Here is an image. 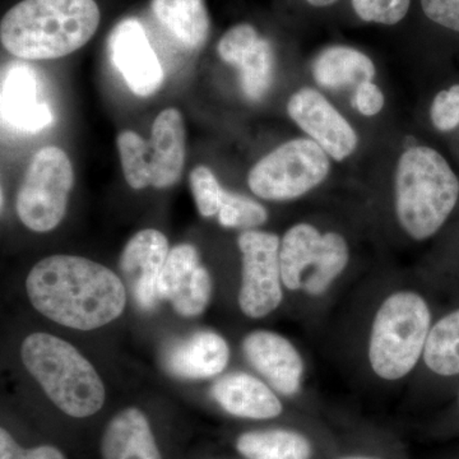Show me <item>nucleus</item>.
Segmentation results:
<instances>
[{
    "instance_id": "nucleus-1",
    "label": "nucleus",
    "mask_w": 459,
    "mask_h": 459,
    "mask_svg": "<svg viewBox=\"0 0 459 459\" xmlns=\"http://www.w3.org/2000/svg\"><path fill=\"white\" fill-rule=\"evenodd\" d=\"M26 290L42 316L80 331L104 327L122 316L126 304L119 276L82 256L42 259L30 272Z\"/></svg>"
},
{
    "instance_id": "nucleus-2",
    "label": "nucleus",
    "mask_w": 459,
    "mask_h": 459,
    "mask_svg": "<svg viewBox=\"0 0 459 459\" xmlns=\"http://www.w3.org/2000/svg\"><path fill=\"white\" fill-rule=\"evenodd\" d=\"M99 25L95 0H23L3 17L0 40L20 59H57L84 47Z\"/></svg>"
},
{
    "instance_id": "nucleus-3",
    "label": "nucleus",
    "mask_w": 459,
    "mask_h": 459,
    "mask_svg": "<svg viewBox=\"0 0 459 459\" xmlns=\"http://www.w3.org/2000/svg\"><path fill=\"white\" fill-rule=\"evenodd\" d=\"M459 198V180L451 165L430 147L409 148L395 171V212L415 240L437 234Z\"/></svg>"
},
{
    "instance_id": "nucleus-4",
    "label": "nucleus",
    "mask_w": 459,
    "mask_h": 459,
    "mask_svg": "<svg viewBox=\"0 0 459 459\" xmlns=\"http://www.w3.org/2000/svg\"><path fill=\"white\" fill-rule=\"evenodd\" d=\"M21 355L29 373L66 415L89 418L101 410L104 383L71 343L51 334L33 333L23 341Z\"/></svg>"
},
{
    "instance_id": "nucleus-5",
    "label": "nucleus",
    "mask_w": 459,
    "mask_h": 459,
    "mask_svg": "<svg viewBox=\"0 0 459 459\" xmlns=\"http://www.w3.org/2000/svg\"><path fill=\"white\" fill-rule=\"evenodd\" d=\"M430 329V307L421 295L398 291L386 298L371 327V369L391 382L409 376L424 355Z\"/></svg>"
},
{
    "instance_id": "nucleus-6",
    "label": "nucleus",
    "mask_w": 459,
    "mask_h": 459,
    "mask_svg": "<svg viewBox=\"0 0 459 459\" xmlns=\"http://www.w3.org/2000/svg\"><path fill=\"white\" fill-rule=\"evenodd\" d=\"M327 152L309 138L281 144L249 172L247 183L255 195L267 201H291L318 186L328 177Z\"/></svg>"
},
{
    "instance_id": "nucleus-7",
    "label": "nucleus",
    "mask_w": 459,
    "mask_h": 459,
    "mask_svg": "<svg viewBox=\"0 0 459 459\" xmlns=\"http://www.w3.org/2000/svg\"><path fill=\"white\" fill-rule=\"evenodd\" d=\"M74 183V166L62 148L39 150L18 189L16 211L23 225L36 232L56 229L65 217Z\"/></svg>"
},
{
    "instance_id": "nucleus-8",
    "label": "nucleus",
    "mask_w": 459,
    "mask_h": 459,
    "mask_svg": "<svg viewBox=\"0 0 459 459\" xmlns=\"http://www.w3.org/2000/svg\"><path fill=\"white\" fill-rule=\"evenodd\" d=\"M238 246L243 255L238 305L249 318H263L282 303L280 238L272 232L247 230L238 237Z\"/></svg>"
},
{
    "instance_id": "nucleus-9",
    "label": "nucleus",
    "mask_w": 459,
    "mask_h": 459,
    "mask_svg": "<svg viewBox=\"0 0 459 459\" xmlns=\"http://www.w3.org/2000/svg\"><path fill=\"white\" fill-rule=\"evenodd\" d=\"M287 111L290 117L337 161L347 159L356 150L355 129L318 91L309 87L299 90L290 99Z\"/></svg>"
},
{
    "instance_id": "nucleus-10",
    "label": "nucleus",
    "mask_w": 459,
    "mask_h": 459,
    "mask_svg": "<svg viewBox=\"0 0 459 459\" xmlns=\"http://www.w3.org/2000/svg\"><path fill=\"white\" fill-rule=\"evenodd\" d=\"M111 60L135 95H153L164 82V71L140 21L126 18L108 38Z\"/></svg>"
},
{
    "instance_id": "nucleus-11",
    "label": "nucleus",
    "mask_w": 459,
    "mask_h": 459,
    "mask_svg": "<svg viewBox=\"0 0 459 459\" xmlns=\"http://www.w3.org/2000/svg\"><path fill=\"white\" fill-rule=\"evenodd\" d=\"M211 292L212 281L199 263L197 249L189 244L172 247L157 283L160 300L171 301L175 312L192 318L204 313Z\"/></svg>"
},
{
    "instance_id": "nucleus-12",
    "label": "nucleus",
    "mask_w": 459,
    "mask_h": 459,
    "mask_svg": "<svg viewBox=\"0 0 459 459\" xmlns=\"http://www.w3.org/2000/svg\"><path fill=\"white\" fill-rule=\"evenodd\" d=\"M223 62L237 66L241 90L252 101L264 98L273 81L274 54L271 42L259 38L255 27L241 23L230 29L219 42Z\"/></svg>"
},
{
    "instance_id": "nucleus-13",
    "label": "nucleus",
    "mask_w": 459,
    "mask_h": 459,
    "mask_svg": "<svg viewBox=\"0 0 459 459\" xmlns=\"http://www.w3.org/2000/svg\"><path fill=\"white\" fill-rule=\"evenodd\" d=\"M168 238L157 230L137 232L124 247L120 271L133 299L143 312L155 309L157 283L169 256Z\"/></svg>"
},
{
    "instance_id": "nucleus-14",
    "label": "nucleus",
    "mask_w": 459,
    "mask_h": 459,
    "mask_svg": "<svg viewBox=\"0 0 459 459\" xmlns=\"http://www.w3.org/2000/svg\"><path fill=\"white\" fill-rule=\"evenodd\" d=\"M243 350L247 361L281 394L294 395L300 391L303 358L287 338L270 331L252 332L244 340Z\"/></svg>"
},
{
    "instance_id": "nucleus-15",
    "label": "nucleus",
    "mask_w": 459,
    "mask_h": 459,
    "mask_svg": "<svg viewBox=\"0 0 459 459\" xmlns=\"http://www.w3.org/2000/svg\"><path fill=\"white\" fill-rule=\"evenodd\" d=\"M230 349L220 334L197 332L166 347L162 362L171 376L181 379H208L228 367Z\"/></svg>"
},
{
    "instance_id": "nucleus-16",
    "label": "nucleus",
    "mask_w": 459,
    "mask_h": 459,
    "mask_svg": "<svg viewBox=\"0 0 459 459\" xmlns=\"http://www.w3.org/2000/svg\"><path fill=\"white\" fill-rule=\"evenodd\" d=\"M2 117L18 131L35 133L49 126V105L39 101V83L31 66H9L2 82Z\"/></svg>"
},
{
    "instance_id": "nucleus-17",
    "label": "nucleus",
    "mask_w": 459,
    "mask_h": 459,
    "mask_svg": "<svg viewBox=\"0 0 459 459\" xmlns=\"http://www.w3.org/2000/svg\"><path fill=\"white\" fill-rule=\"evenodd\" d=\"M151 186L164 189L180 179L186 164V126L178 108L161 111L151 132Z\"/></svg>"
},
{
    "instance_id": "nucleus-18",
    "label": "nucleus",
    "mask_w": 459,
    "mask_h": 459,
    "mask_svg": "<svg viewBox=\"0 0 459 459\" xmlns=\"http://www.w3.org/2000/svg\"><path fill=\"white\" fill-rule=\"evenodd\" d=\"M217 403L237 418L267 420L282 412V404L270 386L246 373H232L212 386Z\"/></svg>"
},
{
    "instance_id": "nucleus-19",
    "label": "nucleus",
    "mask_w": 459,
    "mask_h": 459,
    "mask_svg": "<svg viewBox=\"0 0 459 459\" xmlns=\"http://www.w3.org/2000/svg\"><path fill=\"white\" fill-rule=\"evenodd\" d=\"M104 459H162L150 422L138 409H126L108 422L102 437Z\"/></svg>"
},
{
    "instance_id": "nucleus-20",
    "label": "nucleus",
    "mask_w": 459,
    "mask_h": 459,
    "mask_svg": "<svg viewBox=\"0 0 459 459\" xmlns=\"http://www.w3.org/2000/svg\"><path fill=\"white\" fill-rule=\"evenodd\" d=\"M325 234L309 223H298L286 232L280 247L282 283L296 291L303 289L305 277L318 264Z\"/></svg>"
},
{
    "instance_id": "nucleus-21",
    "label": "nucleus",
    "mask_w": 459,
    "mask_h": 459,
    "mask_svg": "<svg viewBox=\"0 0 459 459\" xmlns=\"http://www.w3.org/2000/svg\"><path fill=\"white\" fill-rule=\"evenodd\" d=\"M313 74L320 86L328 90L359 86L376 77V65L361 51L347 47H332L319 54Z\"/></svg>"
},
{
    "instance_id": "nucleus-22",
    "label": "nucleus",
    "mask_w": 459,
    "mask_h": 459,
    "mask_svg": "<svg viewBox=\"0 0 459 459\" xmlns=\"http://www.w3.org/2000/svg\"><path fill=\"white\" fill-rule=\"evenodd\" d=\"M153 13L166 27L190 49H198L210 35V17L204 0H152Z\"/></svg>"
},
{
    "instance_id": "nucleus-23",
    "label": "nucleus",
    "mask_w": 459,
    "mask_h": 459,
    "mask_svg": "<svg viewBox=\"0 0 459 459\" xmlns=\"http://www.w3.org/2000/svg\"><path fill=\"white\" fill-rule=\"evenodd\" d=\"M238 451L247 459H310L312 444L290 430L252 431L240 435Z\"/></svg>"
},
{
    "instance_id": "nucleus-24",
    "label": "nucleus",
    "mask_w": 459,
    "mask_h": 459,
    "mask_svg": "<svg viewBox=\"0 0 459 459\" xmlns=\"http://www.w3.org/2000/svg\"><path fill=\"white\" fill-rule=\"evenodd\" d=\"M422 358L437 376H459V309L446 314L431 327Z\"/></svg>"
},
{
    "instance_id": "nucleus-25",
    "label": "nucleus",
    "mask_w": 459,
    "mask_h": 459,
    "mask_svg": "<svg viewBox=\"0 0 459 459\" xmlns=\"http://www.w3.org/2000/svg\"><path fill=\"white\" fill-rule=\"evenodd\" d=\"M349 261L350 249L346 238L337 232L325 234L322 255L316 267L304 279V291L314 298L325 294L346 270Z\"/></svg>"
},
{
    "instance_id": "nucleus-26",
    "label": "nucleus",
    "mask_w": 459,
    "mask_h": 459,
    "mask_svg": "<svg viewBox=\"0 0 459 459\" xmlns=\"http://www.w3.org/2000/svg\"><path fill=\"white\" fill-rule=\"evenodd\" d=\"M117 150L126 183L133 189L151 186L150 144L137 133L124 131L117 137Z\"/></svg>"
},
{
    "instance_id": "nucleus-27",
    "label": "nucleus",
    "mask_w": 459,
    "mask_h": 459,
    "mask_svg": "<svg viewBox=\"0 0 459 459\" xmlns=\"http://www.w3.org/2000/svg\"><path fill=\"white\" fill-rule=\"evenodd\" d=\"M219 221L223 228L250 230L258 228L268 220V212L255 199L223 190Z\"/></svg>"
},
{
    "instance_id": "nucleus-28",
    "label": "nucleus",
    "mask_w": 459,
    "mask_h": 459,
    "mask_svg": "<svg viewBox=\"0 0 459 459\" xmlns=\"http://www.w3.org/2000/svg\"><path fill=\"white\" fill-rule=\"evenodd\" d=\"M190 188L202 216L212 217L219 214L223 189L210 169L202 165L193 169L190 172Z\"/></svg>"
},
{
    "instance_id": "nucleus-29",
    "label": "nucleus",
    "mask_w": 459,
    "mask_h": 459,
    "mask_svg": "<svg viewBox=\"0 0 459 459\" xmlns=\"http://www.w3.org/2000/svg\"><path fill=\"white\" fill-rule=\"evenodd\" d=\"M351 3L361 20L395 25L406 17L411 0H351Z\"/></svg>"
},
{
    "instance_id": "nucleus-30",
    "label": "nucleus",
    "mask_w": 459,
    "mask_h": 459,
    "mask_svg": "<svg viewBox=\"0 0 459 459\" xmlns=\"http://www.w3.org/2000/svg\"><path fill=\"white\" fill-rule=\"evenodd\" d=\"M431 122L440 132H451L459 126V84L440 91L430 110Z\"/></svg>"
},
{
    "instance_id": "nucleus-31",
    "label": "nucleus",
    "mask_w": 459,
    "mask_h": 459,
    "mask_svg": "<svg viewBox=\"0 0 459 459\" xmlns=\"http://www.w3.org/2000/svg\"><path fill=\"white\" fill-rule=\"evenodd\" d=\"M421 5L433 22L459 32V0H421Z\"/></svg>"
},
{
    "instance_id": "nucleus-32",
    "label": "nucleus",
    "mask_w": 459,
    "mask_h": 459,
    "mask_svg": "<svg viewBox=\"0 0 459 459\" xmlns=\"http://www.w3.org/2000/svg\"><path fill=\"white\" fill-rule=\"evenodd\" d=\"M355 104L362 115L373 117L385 107V95L376 83L368 81L356 87Z\"/></svg>"
},
{
    "instance_id": "nucleus-33",
    "label": "nucleus",
    "mask_w": 459,
    "mask_h": 459,
    "mask_svg": "<svg viewBox=\"0 0 459 459\" xmlns=\"http://www.w3.org/2000/svg\"><path fill=\"white\" fill-rule=\"evenodd\" d=\"M0 459H26L25 449L18 446L5 429L0 430Z\"/></svg>"
},
{
    "instance_id": "nucleus-34",
    "label": "nucleus",
    "mask_w": 459,
    "mask_h": 459,
    "mask_svg": "<svg viewBox=\"0 0 459 459\" xmlns=\"http://www.w3.org/2000/svg\"><path fill=\"white\" fill-rule=\"evenodd\" d=\"M26 459H65L59 449L50 446H41L26 451Z\"/></svg>"
},
{
    "instance_id": "nucleus-35",
    "label": "nucleus",
    "mask_w": 459,
    "mask_h": 459,
    "mask_svg": "<svg viewBox=\"0 0 459 459\" xmlns=\"http://www.w3.org/2000/svg\"><path fill=\"white\" fill-rule=\"evenodd\" d=\"M336 0H307V3L314 5V7H327V5L333 4Z\"/></svg>"
},
{
    "instance_id": "nucleus-36",
    "label": "nucleus",
    "mask_w": 459,
    "mask_h": 459,
    "mask_svg": "<svg viewBox=\"0 0 459 459\" xmlns=\"http://www.w3.org/2000/svg\"><path fill=\"white\" fill-rule=\"evenodd\" d=\"M342 459H376V458H369V457H347Z\"/></svg>"
}]
</instances>
